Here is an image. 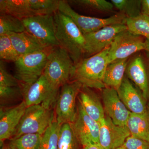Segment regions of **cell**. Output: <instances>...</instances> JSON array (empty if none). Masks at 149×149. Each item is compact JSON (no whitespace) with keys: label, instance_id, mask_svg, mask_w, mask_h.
<instances>
[{"label":"cell","instance_id":"17","mask_svg":"<svg viewBox=\"0 0 149 149\" xmlns=\"http://www.w3.org/2000/svg\"><path fill=\"white\" fill-rule=\"evenodd\" d=\"M125 73L128 79L132 80L141 91L146 100L149 97V84L148 74L143 58L136 57L130 61L126 68Z\"/></svg>","mask_w":149,"mask_h":149},{"label":"cell","instance_id":"18","mask_svg":"<svg viewBox=\"0 0 149 149\" xmlns=\"http://www.w3.org/2000/svg\"><path fill=\"white\" fill-rule=\"evenodd\" d=\"M78 100L86 113L100 123L105 117L104 107L98 97L90 88L83 86L79 93Z\"/></svg>","mask_w":149,"mask_h":149},{"label":"cell","instance_id":"39","mask_svg":"<svg viewBox=\"0 0 149 149\" xmlns=\"http://www.w3.org/2000/svg\"><path fill=\"white\" fill-rule=\"evenodd\" d=\"M116 149H126L125 148H124V147L123 146H122L119 147V148H118Z\"/></svg>","mask_w":149,"mask_h":149},{"label":"cell","instance_id":"29","mask_svg":"<svg viewBox=\"0 0 149 149\" xmlns=\"http://www.w3.org/2000/svg\"><path fill=\"white\" fill-rule=\"evenodd\" d=\"M61 125L54 121L43 134L40 149H58V143Z\"/></svg>","mask_w":149,"mask_h":149},{"label":"cell","instance_id":"6","mask_svg":"<svg viewBox=\"0 0 149 149\" xmlns=\"http://www.w3.org/2000/svg\"><path fill=\"white\" fill-rule=\"evenodd\" d=\"M58 10L71 19L84 35L109 25L125 24L127 18L120 13L106 18L84 16L73 10L67 1L63 0H60Z\"/></svg>","mask_w":149,"mask_h":149},{"label":"cell","instance_id":"14","mask_svg":"<svg viewBox=\"0 0 149 149\" xmlns=\"http://www.w3.org/2000/svg\"><path fill=\"white\" fill-rule=\"evenodd\" d=\"M102 97L105 112L116 125L127 126L131 112L125 106L115 89L106 87L103 89Z\"/></svg>","mask_w":149,"mask_h":149},{"label":"cell","instance_id":"37","mask_svg":"<svg viewBox=\"0 0 149 149\" xmlns=\"http://www.w3.org/2000/svg\"><path fill=\"white\" fill-rule=\"evenodd\" d=\"M145 50L148 52L149 55V38L146 39L145 41Z\"/></svg>","mask_w":149,"mask_h":149},{"label":"cell","instance_id":"13","mask_svg":"<svg viewBox=\"0 0 149 149\" xmlns=\"http://www.w3.org/2000/svg\"><path fill=\"white\" fill-rule=\"evenodd\" d=\"M130 133L127 126L116 125L108 116L100 123L99 144L106 149L123 146Z\"/></svg>","mask_w":149,"mask_h":149},{"label":"cell","instance_id":"38","mask_svg":"<svg viewBox=\"0 0 149 149\" xmlns=\"http://www.w3.org/2000/svg\"><path fill=\"white\" fill-rule=\"evenodd\" d=\"M2 146V147L1 149H16L11 145L10 143L7 145H3Z\"/></svg>","mask_w":149,"mask_h":149},{"label":"cell","instance_id":"4","mask_svg":"<svg viewBox=\"0 0 149 149\" xmlns=\"http://www.w3.org/2000/svg\"><path fill=\"white\" fill-rule=\"evenodd\" d=\"M53 111L42 105L27 107L12 139L26 134L43 135L54 121Z\"/></svg>","mask_w":149,"mask_h":149},{"label":"cell","instance_id":"10","mask_svg":"<svg viewBox=\"0 0 149 149\" xmlns=\"http://www.w3.org/2000/svg\"><path fill=\"white\" fill-rule=\"evenodd\" d=\"M145 50V41L141 36L133 34L128 29L118 33L110 46L109 64L118 60L128 58L139 51Z\"/></svg>","mask_w":149,"mask_h":149},{"label":"cell","instance_id":"19","mask_svg":"<svg viewBox=\"0 0 149 149\" xmlns=\"http://www.w3.org/2000/svg\"><path fill=\"white\" fill-rule=\"evenodd\" d=\"M19 56L42 52L48 49L27 32L10 33L8 35Z\"/></svg>","mask_w":149,"mask_h":149},{"label":"cell","instance_id":"27","mask_svg":"<svg viewBox=\"0 0 149 149\" xmlns=\"http://www.w3.org/2000/svg\"><path fill=\"white\" fill-rule=\"evenodd\" d=\"M36 15H53L58 10L60 0H29Z\"/></svg>","mask_w":149,"mask_h":149},{"label":"cell","instance_id":"15","mask_svg":"<svg viewBox=\"0 0 149 149\" xmlns=\"http://www.w3.org/2000/svg\"><path fill=\"white\" fill-rule=\"evenodd\" d=\"M24 101L8 109H1L0 111V142H3L13 136L22 118L27 109Z\"/></svg>","mask_w":149,"mask_h":149},{"label":"cell","instance_id":"24","mask_svg":"<svg viewBox=\"0 0 149 149\" xmlns=\"http://www.w3.org/2000/svg\"><path fill=\"white\" fill-rule=\"evenodd\" d=\"M125 24L133 34L149 38V17L141 14L133 18L127 17Z\"/></svg>","mask_w":149,"mask_h":149},{"label":"cell","instance_id":"32","mask_svg":"<svg viewBox=\"0 0 149 149\" xmlns=\"http://www.w3.org/2000/svg\"><path fill=\"white\" fill-rule=\"evenodd\" d=\"M19 81L14 75L10 74L4 63L2 61L0 62V86L4 87H19Z\"/></svg>","mask_w":149,"mask_h":149},{"label":"cell","instance_id":"16","mask_svg":"<svg viewBox=\"0 0 149 149\" xmlns=\"http://www.w3.org/2000/svg\"><path fill=\"white\" fill-rule=\"evenodd\" d=\"M117 91L121 101L130 112L143 114L148 111L147 101L128 78L124 77Z\"/></svg>","mask_w":149,"mask_h":149},{"label":"cell","instance_id":"20","mask_svg":"<svg viewBox=\"0 0 149 149\" xmlns=\"http://www.w3.org/2000/svg\"><path fill=\"white\" fill-rule=\"evenodd\" d=\"M128 65V58H126L118 60L108 65L103 79L106 87L118 90L124 79Z\"/></svg>","mask_w":149,"mask_h":149},{"label":"cell","instance_id":"36","mask_svg":"<svg viewBox=\"0 0 149 149\" xmlns=\"http://www.w3.org/2000/svg\"><path fill=\"white\" fill-rule=\"evenodd\" d=\"M83 149H106L100 144H91L83 147Z\"/></svg>","mask_w":149,"mask_h":149},{"label":"cell","instance_id":"33","mask_svg":"<svg viewBox=\"0 0 149 149\" xmlns=\"http://www.w3.org/2000/svg\"><path fill=\"white\" fill-rule=\"evenodd\" d=\"M123 146L126 149H149V142L130 135L125 140Z\"/></svg>","mask_w":149,"mask_h":149},{"label":"cell","instance_id":"22","mask_svg":"<svg viewBox=\"0 0 149 149\" xmlns=\"http://www.w3.org/2000/svg\"><path fill=\"white\" fill-rule=\"evenodd\" d=\"M127 127L131 136L149 142V111L143 114L131 113Z\"/></svg>","mask_w":149,"mask_h":149},{"label":"cell","instance_id":"40","mask_svg":"<svg viewBox=\"0 0 149 149\" xmlns=\"http://www.w3.org/2000/svg\"><path fill=\"white\" fill-rule=\"evenodd\" d=\"M148 105H147V106H148V111H149V97L148 98Z\"/></svg>","mask_w":149,"mask_h":149},{"label":"cell","instance_id":"5","mask_svg":"<svg viewBox=\"0 0 149 149\" xmlns=\"http://www.w3.org/2000/svg\"><path fill=\"white\" fill-rule=\"evenodd\" d=\"M51 49L20 56L15 62L14 76L21 85L32 84L41 77L45 68Z\"/></svg>","mask_w":149,"mask_h":149},{"label":"cell","instance_id":"1","mask_svg":"<svg viewBox=\"0 0 149 149\" xmlns=\"http://www.w3.org/2000/svg\"><path fill=\"white\" fill-rule=\"evenodd\" d=\"M54 18L56 38L76 65L84 58V35L72 19L60 11L54 14Z\"/></svg>","mask_w":149,"mask_h":149},{"label":"cell","instance_id":"25","mask_svg":"<svg viewBox=\"0 0 149 149\" xmlns=\"http://www.w3.org/2000/svg\"><path fill=\"white\" fill-rule=\"evenodd\" d=\"M111 2L127 18H133L141 14V0H111Z\"/></svg>","mask_w":149,"mask_h":149},{"label":"cell","instance_id":"30","mask_svg":"<svg viewBox=\"0 0 149 149\" xmlns=\"http://www.w3.org/2000/svg\"><path fill=\"white\" fill-rule=\"evenodd\" d=\"M67 1L83 8L104 12L112 11L114 7L111 2L106 0H74Z\"/></svg>","mask_w":149,"mask_h":149},{"label":"cell","instance_id":"8","mask_svg":"<svg viewBox=\"0 0 149 149\" xmlns=\"http://www.w3.org/2000/svg\"><path fill=\"white\" fill-rule=\"evenodd\" d=\"M83 85L75 80L63 85L56 103V121L60 125L72 123L76 117V100Z\"/></svg>","mask_w":149,"mask_h":149},{"label":"cell","instance_id":"26","mask_svg":"<svg viewBox=\"0 0 149 149\" xmlns=\"http://www.w3.org/2000/svg\"><path fill=\"white\" fill-rule=\"evenodd\" d=\"M77 141L71 123H65L61 126L58 148V149H76Z\"/></svg>","mask_w":149,"mask_h":149},{"label":"cell","instance_id":"35","mask_svg":"<svg viewBox=\"0 0 149 149\" xmlns=\"http://www.w3.org/2000/svg\"><path fill=\"white\" fill-rule=\"evenodd\" d=\"M141 14L149 17V0H141Z\"/></svg>","mask_w":149,"mask_h":149},{"label":"cell","instance_id":"34","mask_svg":"<svg viewBox=\"0 0 149 149\" xmlns=\"http://www.w3.org/2000/svg\"><path fill=\"white\" fill-rule=\"evenodd\" d=\"M22 94L20 87H4L0 86V98L1 101H6L15 98Z\"/></svg>","mask_w":149,"mask_h":149},{"label":"cell","instance_id":"31","mask_svg":"<svg viewBox=\"0 0 149 149\" xmlns=\"http://www.w3.org/2000/svg\"><path fill=\"white\" fill-rule=\"evenodd\" d=\"M20 56L7 35L0 37V58L3 61H16Z\"/></svg>","mask_w":149,"mask_h":149},{"label":"cell","instance_id":"21","mask_svg":"<svg viewBox=\"0 0 149 149\" xmlns=\"http://www.w3.org/2000/svg\"><path fill=\"white\" fill-rule=\"evenodd\" d=\"M7 14L20 19L36 15L29 0H1L0 14Z\"/></svg>","mask_w":149,"mask_h":149},{"label":"cell","instance_id":"9","mask_svg":"<svg viewBox=\"0 0 149 149\" xmlns=\"http://www.w3.org/2000/svg\"><path fill=\"white\" fill-rule=\"evenodd\" d=\"M26 32L46 47H60L55 36L53 15H36L22 19Z\"/></svg>","mask_w":149,"mask_h":149},{"label":"cell","instance_id":"2","mask_svg":"<svg viewBox=\"0 0 149 149\" xmlns=\"http://www.w3.org/2000/svg\"><path fill=\"white\" fill-rule=\"evenodd\" d=\"M109 47L99 53L82 59L75 65L72 80L90 88L102 90L105 88L103 79L109 64Z\"/></svg>","mask_w":149,"mask_h":149},{"label":"cell","instance_id":"11","mask_svg":"<svg viewBox=\"0 0 149 149\" xmlns=\"http://www.w3.org/2000/svg\"><path fill=\"white\" fill-rule=\"evenodd\" d=\"M126 29L128 28L125 24H113L84 35L85 40L84 58L94 55L109 47L116 35Z\"/></svg>","mask_w":149,"mask_h":149},{"label":"cell","instance_id":"12","mask_svg":"<svg viewBox=\"0 0 149 149\" xmlns=\"http://www.w3.org/2000/svg\"><path fill=\"white\" fill-rule=\"evenodd\" d=\"M71 124L77 141L83 147L99 144L100 123L86 113L79 102L76 117Z\"/></svg>","mask_w":149,"mask_h":149},{"label":"cell","instance_id":"7","mask_svg":"<svg viewBox=\"0 0 149 149\" xmlns=\"http://www.w3.org/2000/svg\"><path fill=\"white\" fill-rule=\"evenodd\" d=\"M21 86L23 101L27 107L42 105L51 109L56 101L59 89L54 87L44 74L34 83Z\"/></svg>","mask_w":149,"mask_h":149},{"label":"cell","instance_id":"28","mask_svg":"<svg viewBox=\"0 0 149 149\" xmlns=\"http://www.w3.org/2000/svg\"><path fill=\"white\" fill-rule=\"evenodd\" d=\"M42 135L26 134L11 139L10 143L16 149H40Z\"/></svg>","mask_w":149,"mask_h":149},{"label":"cell","instance_id":"3","mask_svg":"<svg viewBox=\"0 0 149 149\" xmlns=\"http://www.w3.org/2000/svg\"><path fill=\"white\" fill-rule=\"evenodd\" d=\"M75 64L68 52L61 47L51 48L48 54L44 75L56 88L73 78Z\"/></svg>","mask_w":149,"mask_h":149},{"label":"cell","instance_id":"23","mask_svg":"<svg viewBox=\"0 0 149 149\" xmlns=\"http://www.w3.org/2000/svg\"><path fill=\"white\" fill-rule=\"evenodd\" d=\"M26 32L21 19L7 14H0V37L10 33Z\"/></svg>","mask_w":149,"mask_h":149}]
</instances>
